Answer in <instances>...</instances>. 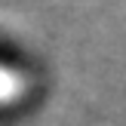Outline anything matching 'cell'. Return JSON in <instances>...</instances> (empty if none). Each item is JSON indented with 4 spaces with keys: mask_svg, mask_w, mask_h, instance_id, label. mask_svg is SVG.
Listing matches in <instances>:
<instances>
[{
    "mask_svg": "<svg viewBox=\"0 0 126 126\" xmlns=\"http://www.w3.org/2000/svg\"><path fill=\"white\" fill-rule=\"evenodd\" d=\"M6 92H9V80H6V74L0 71V98H3Z\"/></svg>",
    "mask_w": 126,
    "mask_h": 126,
    "instance_id": "6da1fadb",
    "label": "cell"
}]
</instances>
